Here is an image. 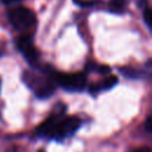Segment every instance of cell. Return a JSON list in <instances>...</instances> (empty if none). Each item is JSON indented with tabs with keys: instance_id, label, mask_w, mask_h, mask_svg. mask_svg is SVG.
Here are the masks:
<instances>
[{
	"instance_id": "obj_6",
	"label": "cell",
	"mask_w": 152,
	"mask_h": 152,
	"mask_svg": "<svg viewBox=\"0 0 152 152\" xmlns=\"http://www.w3.org/2000/svg\"><path fill=\"white\" fill-rule=\"evenodd\" d=\"M57 121H58V116H50L42 125L37 127V134L40 137H46V138H55Z\"/></svg>"
},
{
	"instance_id": "obj_10",
	"label": "cell",
	"mask_w": 152,
	"mask_h": 152,
	"mask_svg": "<svg viewBox=\"0 0 152 152\" xmlns=\"http://www.w3.org/2000/svg\"><path fill=\"white\" fill-rule=\"evenodd\" d=\"M150 17H151V11H150V8H146L145 12H144V21L151 28V19H150Z\"/></svg>"
},
{
	"instance_id": "obj_4",
	"label": "cell",
	"mask_w": 152,
	"mask_h": 152,
	"mask_svg": "<svg viewBox=\"0 0 152 152\" xmlns=\"http://www.w3.org/2000/svg\"><path fill=\"white\" fill-rule=\"evenodd\" d=\"M81 121L76 116H68L64 119H58L56 128V139H63L72 135L80 127Z\"/></svg>"
},
{
	"instance_id": "obj_5",
	"label": "cell",
	"mask_w": 152,
	"mask_h": 152,
	"mask_svg": "<svg viewBox=\"0 0 152 152\" xmlns=\"http://www.w3.org/2000/svg\"><path fill=\"white\" fill-rule=\"evenodd\" d=\"M17 48L18 50L23 53V56L31 63L33 64L38 59V52L36 48L32 44V40L27 36H21L17 39Z\"/></svg>"
},
{
	"instance_id": "obj_11",
	"label": "cell",
	"mask_w": 152,
	"mask_h": 152,
	"mask_svg": "<svg viewBox=\"0 0 152 152\" xmlns=\"http://www.w3.org/2000/svg\"><path fill=\"white\" fill-rule=\"evenodd\" d=\"M151 121H152V119H151V116H147V119H146V121H145V129L147 131V132H151Z\"/></svg>"
},
{
	"instance_id": "obj_1",
	"label": "cell",
	"mask_w": 152,
	"mask_h": 152,
	"mask_svg": "<svg viewBox=\"0 0 152 152\" xmlns=\"http://www.w3.org/2000/svg\"><path fill=\"white\" fill-rule=\"evenodd\" d=\"M8 19L11 24L17 28L18 31L26 32L34 27L36 25V15L34 13L23 6H18L12 8L8 12Z\"/></svg>"
},
{
	"instance_id": "obj_15",
	"label": "cell",
	"mask_w": 152,
	"mask_h": 152,
	"mask_svg": "<svg viewBox=\"0 0 152 152\" xmlns=\"http://www.w3.org/2000/svg\"><path fill=\"white\" fill-rule=\"evenodd\" d=\"M38 152H44V150H39V151H38Z\"/></svg>"
},
{
	"instance_id": "obj_7",
	"label": "cell",
	"mask_w": 152,
	"mask_h": 152,
	"mask_svg": "<svg viewBox=\"0 0 152 152\" xmlns=\"http://www.w3.org/2000/svg\"><path fill=\"white\" fill-rule=\"evenodd\" d=\"M108 8L113 13H122L126 10V0H109Z\"/></svg>"
},
{
	"instance_id": "obj_8",
	"label": "cell",
	"mask_w": 152,
	"mask_h": 152,
	"mask_svg": "<svg viewBox=\"0 0 152 152\" xmlns=\"http://www.w3.org/2000/svg\"><path fill=\"white\" fill-rule=\"evenodd\" d=\"M118 83V78L114 75H109L108 77L104 78L103 83H102V89H110L113 88L115 84Z\"/></svg>"
},
{
	"instance_id": "obj_12",
	"label": "cell",
	"mask_w": 152,
	"mask_h": 152,
	"mask_svg": "<svg viewBox=\"0 0 152 152\" xmlns=\"http://www.w3.org/2000/svg\"><path fill=\"white\" fill-rule=\"evenodd\" d=\"M96 1H97V0H83L80 5H81V6H91V5L95 4Z\"/></svg>"
},
{
	"instance_id": "obj_14",
	"label": "cell",
	"mask_w": 152,
	"mask_h": 152,
	"mask_svg": "<svg viewBox=\"0 0 152 152\" xmlns=\"http://www.w3.org/2000/svg\"><path fill=\"white\" fill-rule=\"evenodd\" d=\"M5 4H14V2H18L19 0H2Z\"/></svg>"
},
{
	"instance_id": "obj_13",
	"label": "cell",
	"mask_w": 152,
	"mask_h": 152,
	"mask_svg": "<svg viewBox=\"0 0 152 152\" xmlns=\"http://www.w3.org/2000/svg\"><path fill=\"white\" fill-rule=\"evenodd\" d=\"M135 152H150V148H147V147H142V148L137 150Z\"/></svg>"
},
{
	"instance_id": "obj_9",
	"label": "cell",
	"mask_w": 152,
	"mask_h": 152,
	"mask_svg": "<svg viewBox=\"0 0 152 152\" xmlns=\"http://www.w3.org/2000/svg\"><path fill=\"white\" fill-rule=\"evenodd\" d=\"M121 72L125 76L129 77V78H137V77H139V71L137 69H133V68H124V69H121Z\"/></svg>"
},
{
	"instance_id": "obj_3",
	"label": "cell",
	"mask_w": 152,
	"mask_h": 152,
	"mask_svg": "<svg viewBox=\"0 0 152 152\" xmlns=\"http://www.w3.org/2000/svg\"><path fill=\"white\" fill-rule=\"evenodd\" d=\"M55 81L62 88L69 91H81L86 87V77L83 74H64L53 72Z\"/></svg>"
},
{
	"instance_id": "obj_2",
	"label": "cell",
	"mask_w": 152,
	"mask_h": 152,
	"mask_svg": "<svg viewBox=\"0 0 152 152\" xmlns=\"http://www.w3.org/2000/svg\"><path fill=\"white\" fill-rule=\"evenodd\" d=\"M24 81L34 91V94L40 99L49 97L55 91V84L49 78L38 76L30 71H26L24 74Z\"/></svg>"
}]
</instances>
